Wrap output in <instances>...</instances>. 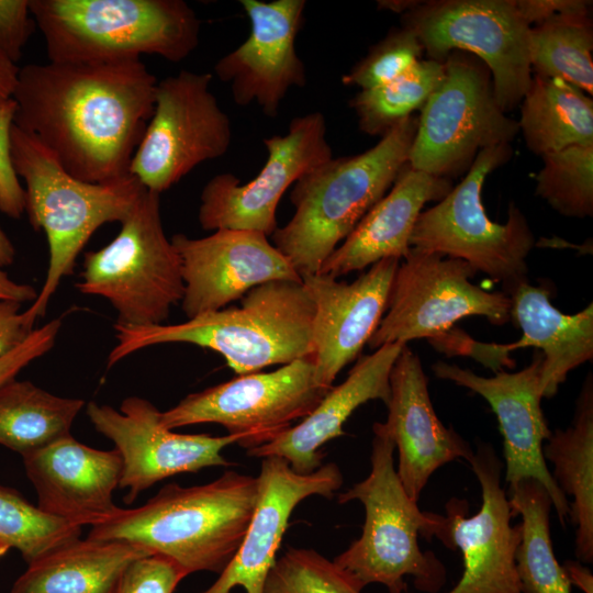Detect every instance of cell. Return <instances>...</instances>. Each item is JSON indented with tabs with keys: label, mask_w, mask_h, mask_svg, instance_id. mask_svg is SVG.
Returning <instances> with one entry per match:
<instances>
[{
	"label": "cell",
	"mask_w": 593,
	"mask_h": 593,
	"mask_svg": "<svg viewBox=\"0 0 593 593\" xmlns=\"http://www.w3.org/2000/svg\"><path fill=\"white\" fill-rule=\"evenodd\" d=\"M157 82L141 59L27 64L12 94L14 125L75 178L110 182L130 175Z\"/></svg>",
	"instance_id": "1"
},
{
	"label": "cell",
	"mask_w": 593,
	"mask_h": 593,
	"mask_svg": "<svg viewBox=\"0 0 593 593\" xmlns=\"http://www.w3.org/2000/svg\"><path fill=\"white\" fill-rule=\"evenodd\" d=\"M257 497V477L235 471L202 485L169 483L137 508L120 507L87 538L142 545L187 574L221 573L244 539Z\"/></svg>",
	"instance_id": "2"
},
{
	"label": "cell",
	"mask_w": 593,
	"mask_h": 593,
	"mask_svg": "<svg viewBox=\"0 0 593 593\" xmlns=\"http://www.w3.org/2000/svg\"><path fill=\"white\" fill-rule=\"evenodd\" d=\"M313 303L302 281L259 284L231 306L178 324H114L111 367L149 346L187 343L219 353L238 376L312 356Z\"/></svg>",
	"instance_id": "3"
},
{
	"label": "cell",
	"mask_w": 593,
	"mask_h": 593,
	"mask_svg": "<svg viewBox=\"0 0 593 593\" xmlns=\"http://www.w3.org/2000/svg\"><path fill=\"white\" fill-rule=\"evenodd\" d=\"M417 124L418 118L411 115L368 150L333 157L295 181L290 193L294 213L271 236L301 278L317 273L389 191L409 163Z\"/></svg>",
	"instance_id": "4"
},
{
	"label": "cell",
	"mask_w": 593,
	"mask_h": 593,
	"mask_svg": "<svg viewBox=\"0 0 593 593\" xmlns=\"http://www.w3.org/2000/svg\"><path fill=\"white\" fill-rule=\"evenodd\" d=\"M49 61L104 63L157 55L179 63L201 22L183 0H29Z\"/></svg>",
	"instance_id": "5"
},
{
	"label": "cell",
	"mask_w": 593,
	"mask_h": 593,
	"mask_svg": "<svg viewBox=\"0 0 593 593\" xmlns=\"http://www.w3.org/2000/svg\"><path fill=\"white\" fill-rule=\"evenodd\" d=\"M11 160L26 188L25 212L35 231H44L48 268L37 298L24 311L29 321L45 315L61 279L74 271L76 259L93 233L105 223H122L145 187L132 175L90 183L68 174L31 134L13 124Z\"/></svg>",
	"instance_id": "6"
},
{
	"label": "cell",
	"mask_w": 593,
	"mask_h": 593,
	"mask_svg": "<svg viewBox=\"0 0 593 593\" xmlns=\"http://www.w3.org/2000/svg\"><path fill=\"white\" fill-rule=\"evenodd\" d=\"M394 449L392 440L374 435L369 475L338 495L340 504L361 502L366 516L361 536L333 562L363 588L380 583L389 593H404V578L411 575L418 591L437 593L446 582L445 566L432 551L421 550L417 537H435L443 515L422 512L406 494Z\"/></svg>",
	"instance_id": "7"
},
{
	"label": "cell",
	"mask_w": 593,
	"mask_h": 593,
	"mask_svg": "<svg viewBox=\"0 0 593 593\" xmlns=\"http://www.w3.org/2000/svg\"><path fill=\"white\" fill-rule=\"evenodd\" d=\"M512 156L510 144L479 152L466 177L437 204L422 211L410 239L413 248L469 262L501 283L511 296L529 282L527 257L535 238L526 216L514 202L505 223L488 216L482 189L489 174Z\"/></svg>",
	"instance_id": "8"
},
{
	"label": "cell",
	"mask_w": 593,
	"mask_h": 593,
	"mask_svg": "<svg viewBox=\"0 0 593 593\" xmlns=\"http://www.w3.org/2000/svg\"><path fill=\"white\" fill-rule=\"evenodd\" d=\"M159 195L145 188L114 239L83 256L76 288L107 299L116 324H164L183 298L181 260L165 234Z\"/></svg>",
	"instance_id": "9"
},
{
	"label": "cell",
	"mask_w": 593,
	"mask_h": 593,
	"mask_svg": "<svg viewBox=\"0 0 593 593\" xmlns=\"http://www.w3.org/2000/svg\"><path fill=\"white\" fill-rule=\"evenodd\" d=\"M443 63L445 75L421 110L409 165L447 179L469 169L479 152L510 144L519 128L500 108L478 57L454 51Z\"/></svg>",
	"instance_id": "10"
},
{
	"label": "cell",
	"mask_w": 593,
	"mask_h": 593,
	"mask_svg": "<svg viewBox=\"0 0 593 593\" xmlns=\"http://www.w3.org/2000/svg\"><path fill=\"white\" fill-rule=\"evenodd\" d=\"M401 14L428 59L443 63L454 51L472 54L488 67L503 112L522 101L532 79L530 26L514 0L411 1Z\"/></svg>",
	"instance_id": "11"
},
{
	"label": "cell",
	"mask_w": 593,
	"mask_h": 593,
	"mask_svg": "<svg viewBox=\"0 0 593 593\" xmlns=\"http://www.w3.org/2000/svg\"><path fill=\"white\" fill-rule=\"evenodd\" d=\"M478 271L467 261L411 247L400 260L385 313L368 342L382 345L438 339L459 320L481 316L493 325L511 320V298L471 282Z\"/></svg>",
	"instance_id": "12"
},
{
	"label": "cell",
	"mask_w": 593,
	"mask_h": 593,
	"mask_svg": "<svg viewBox=\"0 0 593 593\" xmlns=\"http://www.w3.org/2000/svg\"><path fill=\"white\" fill-rule=\"evenodd\" d=\"M328 390L316 384L310 356L188 394L161 412L160 422L169 429L220 424L227 434L239 436L237 444L248 450L273 441L306 417Z\"/></svg>",
	"instance_id": "13"
},
{
	"label": "cell",
	"mask_w": 593,
	"mask_h": 593,
	"mask_svg": "<svg viewBox=\"0 0 593 593\" xmlns=\"http://www.w3.org/2000/svg\"><path fill=\"white\" fill-rule=\"evenodd\" d=\"M212 79L181 70L157 82L154 112L128 169L146 189L160 194L228 150L231 121L211 91Z\"/></svg>",
	"instance_id": "14"
},
{
	"label": "cell",
	"mask_w": 593,
	"mask_h": 593,
	"mask_svg": "<svg viewBox=\"0 0 593 593\" xmlns=\"http://www.w3.org/2000/svg\"><path fill=\"white\" fill-rule=\"evenodd\" d=\"M321 112L295 116L283 135L264 138L267 160L255 178L233 174L211 178L200 195L198 220L205 231L243 230L272 235L283 193L302 176L333 158Z\"/></svg>",
	"instance_id": "15"
},
{
	"label": "cell",
	"mask_w": 593,
	"mask_h": 593,
	"mask_svg": "<svg viewBox=\"0 0 593 593\" xmlns=\"http://www.w3.org/2000/svg\"><path fill=\"white\" fill-rule=\"evenodd\" d=\"M468 462L481 485L480 510L468 516L467 501L450 500L435 536L460 550L463 560L461 578L447 593H522L515 564L522 523L511 524L501 460L491 445L481 443Z\"/></svg>",
	"instance_id": "16"
},
{
	"label": "cell",
	"mask_w": 593,
	"mask_h": 593,
	"mask_svg": "<svg viewBox=\"0 0 593 593\" xmlns=\"http://www.w3.org/2000/svg\"><path fill=\"white\" fill-rule=\"evenodd\" d=\"M87 414L94 428L114 443L122 458L119 486L128 489L125 503H133L142 491L168 477L234 466L222 450L237 444L239 436L175 433L161 424V412L146 399L130 396L120 411L90 402Z\"/></svg>",
	"instance_id": "17"
},
{
	"label": "cell",
	"mask_w": 593,
	"mask_h": 593,
	"mask_svg": "<svg viewBox=\"0 0 593 593\" xmlns=\"http://www.w3.org/2000/svg\"><path fill=\"white\" fill-rule=\"evenodd\" d=\"M539 350L532 362L516 372H495L482 377L458 365L437 361L433 365L435 376L481 395L496 415L503 437L505 481L508 485L522 480L538 481L548 492L562 527L569 516V502L557 485L542 456V446L551 430L542 413L540 401Z\"/></svg>",
	"instance_id": "18"
},
{
	"label": "cell",
	"mask_w": 593,
	"mask_h": 593,
	"mask_svg": "<svg viewBox=\"0 0 593 593\" xmlns=\"http://www.w3.org/2000/svg\"><path fill=\"white\" fill-rule=\"evenodd\" d=\"M181 260L188 318L224 309L253 288L276 280L302 281L290 261L254 231L217 230L202 238L171 237Z\"/></svg>",
	"instance_id": "19"
},
{
	"label": "cell",
	"mask_w": 593,
	"mask_h": 593,
	"mask_svg": "<svg viewBox=\"0 0 593 593\" xmlns=\"http://www.w3.org/2000/svg\"><path fill=\"white\" fill-rule=\"evenodd\" d=\"M239 2L249 19V36L217 60L214 72L230 85L236 104L255 103L265 115L276 118L288 91L307 81L295 48L306 1Z\"/></svg>",
	"instance_id": "20"
},
{
	"label": "cell",
	"mask_w": 593,
	"mask_h": 593,
	"mask_svg": "<svg viewBox=\"0 0 593 593\" xmlns=\"http://www.w3.org/2000/svg\"><path fill=\"white\" fill-rule=\"evenodd\" d=\"M400 259L385 258L350 283L324 273L302 277L313 306L312 359L317 385L331 389L359 357L387 310Z\"/></svg>",
	"instance_id": "21"
},
{
	"label": "cell",
	"mask_w": 593,
	"mask_h": 593,
	"mask_svg": "<svg viewBox=\"0 0 593 593\" xmlns=\"http://www.w3.org/2000/svg\"><path fill=\"white\" fill-rule=\"evenodd\" d=\"M384 423H374V435L393 441L398 449L396 473L406 494L415 502L432 474L444 465L467 461L470 444L436 415L419 357L404 345L390 373V400Z\"/></svg>",
	"instance_id": "22"
},
{
	"label": "cell",
	"mask_w": 593,
	"mask_h": 593,
	"mask_svg": "<svg viewBox=\"0 0 593 593\" xmlns=\"http://www.w3.org/2000/svg\"><path fill=\"white\" fill-rule=\"evenodd\" d=\"M257 479V503L244 539L217 580L200 593H231L236 586L246 593H264L293 510L311 495L332 499L343 484V474L335 463L301 474L281 457L262 458Z\"/></svg>",
	"instance_id": "23"
},
{
	"label": "cell",
	"mask_w": 593,
	"mask_h": 593,
	"mask_svg": "<svg viewBox=\"0 0 593 593\" xmlns=\"http://www.w3.org/2000/svg\"><path fill=\"white\" fill-rule=\"evenodd\" d=\"M37 494V507L79 527L96 526L118 513L113 491L123 461L119 451L99 450L70 434L22 456Z\"/></svg>",
	"instance_id": "24"
},
{
	"label": "cell",
	"mask_w": 593,
	"mask_h": 593,
	"mask_svg": "<svg viewBox=\"0 0 593 593\" xmlns=\"http://www.w3.org/2000/svg\"><path fill=\"white\" fill-rule=\"evenodd\" d=\"M404 344H385L372 354L360 357L347 378L333 385L315 409L295 426L273 441L250 448L247 456L281 457L296 473L309 474L322 466V447L345 435L343 426L362 404L390 400V373Z\"/></svg>",
	"instance_id": "25"
},
{
	"label": "cell",
	"mask_w": 593,
	"mask_h": 593,
	"mask_svg": "<svg viewBox=\"0 0 593 593\" xmlns=\"http://www.w3.org/2000/svg\"><path fill=\"white\" fill-rule=\"evenodd\" d=\"M451 182L412 168H402L389 191L322 264L320 273L334 278L362 270L381 259H403L424 205L441 200Z\"/></svg>",
	"instance_id": "26"
},
{
	"label": "cell",
	"mask_w": 593,
	"mask_h": 593,
	"mask_svg": "<svg viewBox=\"0 0 593 593\" xmlns=\"http://www.w3.org/2000/svg\"><path fill=\"white\" fill-rule=\"evenodd\" d=\"M546 286L522 284L511 298V320L523 331L505 351L535 347L541 353L540 392L552 398L569 372L593 359V304L575 314L557 310Z\"/></svg>",
	"instance_id": "27"
},
{
	"label": "cell",
	"mask_w": 593,
	"mask_h": 593,
	"mask_svg": "<svg viewBox=\"0 0 593 593\" xmlns=\"http://www.w3.org/2000/svg\"><path fill=\"white\" fill-rule=\"evenodd\" d=\"M152 553L126 540L77 538L29 563L10 593H113L125 569Z\"/></svg>",
	"instance_id": "28"
},
{
	"label": "cell",
	"mask_w": 593,
	"mask_h": 593,
	"mask_svg": "<svg viewBox=\"0 0 593 593\" xmlns=\"http://www.w3.org/2000/svg\"><path fill=\"white\" fill-rule=\"evenodd\" d=\"M542 456L553 465L552 477L569 503L575 526V556L593 561V377L590 372L580 390L573 421L556 429L544 443Z\"/></svg>",
	"instance_id": "29"
},
{
	"label": "cell",
	"mask_w": 593,
	"mask_h": 593,
	"mask_svg": "<svg viewBox=\"0 0 593 593\" xmlns=\"http://www.w3.org/2000/svg\"><path fill=\"white\" fill-rule=\"evenodd\" d=\"M526 146L538 156L593 144V101L556 77L532 76L517 122Z\"/></svg>",
	"instance_id": "30"
},
{
	"label": "cell",
	"mask_w": 593,
	"mask_h": 593,
	"mask_svg": "<svg viewBox=\"0 0 593 593\" xmlns=\"http://www.w3.org/2000/svg\"><path fill=\"white\" fill-rule=\"evenodd\" d=\"M83 400L13 378L0 385V445L26 455L70 434Z\"/></svg>",
	"instance_id": "31"
},
{
	"label": "cell",
	"mask_w": 593,
	"mask_h": 593,
	"mask_svg": "<svg viewBox=\"0 0 593 593\" xmlns=\"http://www.w3.org/2000/svg\"><path fill=\"white\" fill-rule=\"evenodd\" d=\"M506 494L513 517L522 516V539L515 552L522 593H571L551 544L548 492L538 481L527 479L511 484Z\"/></svg>",
	"instance_id": "32"
},
{
	"label": "cell",
	"mask_w": 593,
	"mask_h": 593,
	"mask_svg": "<svg viewBox=\"0 0 593 593\" xmlns=\"http://www.w3.org/2000/svg\"><path fill=\"white\" fill-rule=\"evenodd\" d=\"M593 27L590 14H558L532 26L530 68L593 92Z\"/></svg>",
	"instance_id": "33"
},
{
	"label": "cell",
	"mask_w": 593,
	"mask_h": 593,
	"mask_svg": "<svg viewBox=\"0 0 593 593\" xmlns=\"http://www.w3.org/2000/svg\"><path fill=\"white\" fill-rule=\"evenodd\" d=\"M444 75V63L426 58L384 85L360 90L349 100L359 128L371 136H383L414 111L423 109Z\"/></svg>",
	"instance_id": "34"
},
{
	"label": "cell",
	"mask_w": 593,
	"mask_h": 593,
	"mask_svg": "<svg viewBox=\"0 0 593 593\" xmlns=\"http://www.w3.org/2000/svg\"><path fill=\"white\" fill-rule=\"evenodd\" d=\"M536 194L567 217L593 215V144L573 145L541 156Z\"/></svg>",
	"instance_id": "35"
},
{
	"label": "cell",
	"mask_w": 593,
	"mask_h": 593,
	"mask_svg": "<svg viewBox=\"0 0 593 593\" xmlns=\"http://www.w3.org/2000/svg\"><path fill=\"white\" fill-rule=\"evenodd\" d=\"M81 527L44 513L15 490L0 486V537L29 563L79 538Z\"/></svg>",
	"instance_id": "36"
},
{
	"label": "cell",
	"mask_w": 593,
	"mask_h": 593,
	"mask_svg": "<svg viewBox=\"0 0 593 593\" xmlns=\"http://www.w3.org/2000/svg\"><path fill=\"white\" fill-rule=\"evenodd\" d=\"M362 589L317 551L290 547L269 571L264 593H361Z\"/></svg>",
	"instance_id": "37"
},
{
	"label": "cell",
	"mask_w": 593,
	"mask_h": 593,
	"mask_svg": "<svg viewBox=\"0 0 593 593\" xmlns=\"http://www.w3.org/2000/svg\"><path fill=\"white\" fill-rule=\"evenodd\" d=\"M424 48L416 34L405 26L394 29L342 77L345 86L360 90L384 85L421 60Z\"/></svg>",
	"instance_id": "38"
},
{
	"label": "cell",
	"mask_w": 593,
	"mask_h": 593,
	"mask_svg": "<svg viewBox=\"0 0 593 593\" xmlns=\"http://www.w3.org/2000/svg\"><path fill=\"white\" fill-rule=\"evenodd\" d=\"M187 575L169 558L152 553L125 569L113 593H174Z\"/></svg>",
	"instance_id": "39"
},
{
	"label": "cell",
	"mask_w": 593,
	"mask_h": 593,
	"mask_svg": "<svg viewBox=\"0 0 593 593\" xmlns=\"http://www.w3.org/2000/svg\"><path fill=\"white\" fill-rule=\"evenodd\" d=\"M15 111L12 98L0 102V212L20 219L25 212V191L14 171L10 146Z\"/></svg>",
	"instance_id": "40"
},
{
	"label": "cell",
	"mask_w": 593,
	"mask_h": 593,
	"mask_svg": "<svg viewBox=\"0 0 593 593\" xmlns=\"http://www.w3.org/2000/svg\"><path fill=\"white\" fill-rule=\"evenodd\" d=\"M29 0H0V51L16 64L36 27Z\"/></svg>",
	"instance_id": "41"
},
{
	"label": "cell",
	"mask_w": 593,
	"mask_h": 593,
	"mask_svg": "<svg viewBox=\"0 0 593 593\" xmlns=\"http://www.w3.org/2000/svg\"><path fill=\"white\" fill-rule=\"evenodd\" d=\"M61 322L52 320L31 335L16 348L0 356V385L13 378L33 360L49 351L56 343Z\"/></svg>",
	"instance_id": "42"
},
{
	"label": "cell",
	"mask_w": 593,
	"mask_h": 593,
	"mask_svg": "<svg viewBox=\"0 0 593 593\" xmlns=\"http://www.w3.org/2000/svg\"><path fill=\"white\" fill-rule=\"evenodd\" d=\"M590 3L583 0H514L518 14L530 27L558 14H590Z\"/></svg>",
	"instance_id": "43"
},
{
	"label": "cell",
	"mask_w": 593,
	"mask_h": 593,
	"mask_svg": "<svg viewBox=\"0 0 593 593\" xmlns=\"http://www.w3.org/2000/svg\"><path fill=\"white\" fill-rule=\"evenodd\" d=\"M22 303L0 301V356L20 346L33 332L25 313H20Z\"/></svg>",
	"instance_id": "44"
},
{
	"label": "cell",
	"mask_w": 593,
	"mask_h": 593,
	"mask_svg": "<svg viewBox=\"0 0 593 593\" xmlns=\"http://www.w3.org/2000/svg\"><path fill=\"white\" fill-rule=\"evenodd\" d=\"M37 294L33 286L13 281L0 267V301L34 302Z\"/></svg>",
	"instance_id": "45"
},
{
	"label": "cell",
	"mask_w": 593,
	"mask_h": 593,
	"mask_svg": "<svg viewBox=\"0 0 593 593\" xmlns=\"http://www.w3.org/2000/svg\"><path fill=\"white\" fill-rule=\"evenodd\" d=\"M562 568L571 585L584 593H593V575L589 568L580 561L567 560Z\"/></svg>",
	"instance_id": "46"
},
{
	"label": "cell",
	"mask_w": 593,
	"mask_h": 593,
	"mask_svg": "<svg viewBox=\"0 0 593 593\" xmlns=\"http://www.w3.org/2000/svg\"><path fill=\"white\" fill-rule=\"evenodd\" d=\"M16 64L0 51V102L12 98L19 74Z\"/></svg>",
	"instance_id": "47"
},
{
	"label": "cell",
	"mask_w": 593,
	"mask_h": 593,
	"mask_svg": "<svg viewBox=\"0 0 593 593\" xmlns=\"http://www.w3.org/2000/svg\"><path fill=\"white\" fill-rule=\"evenodd\" d=\"M15 248L9 237L0 227V267L9 266L14 261Z\"/></svg>",
	"instance_id": "48"
},
{
	"label": "cell",
	"mask_w": 593,
	"mask_h": 593,
	"mask_svg": "<svg viewBox=\"0 0 593 593\" xmlns=\"http://www.w3.org/2000/svg\"><path fill=\"white\" fill-rule=\"evenodd\" d=\"M10 548V545L2 537H0V558L4 556Z\"/></svg>",
	"instance_id": "49"
}]
</instances>
